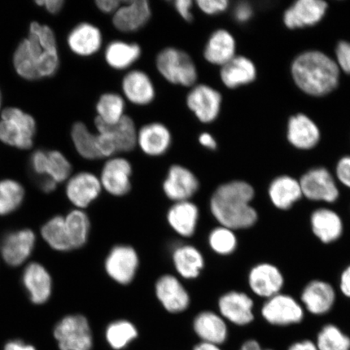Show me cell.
I'll use <instances>...</instances> for the list:
<instances>
[{
  "label": "cell",
  "mask_w": 350,
  "mask_h": 350,
  "mask_svg": "<svg viewBox=\"0 0 350 350\" xmlns=\"http://www.w3.org/2000/svg\"><path fill=\"white\" fill-rule=\"evenodd\" d=\"M138 267V254L128 245L113 247L105 261V269L109 277L124 286L133 281Z\"/></svg>",
  "instance_id": "4fadbf2b"
},
{
  "label": "cell",
  "mask_w": 350,
  "mask_h": 350,
  "mask_svg": "<svg viewBox=\"0 0 350 350\" xmlns=\"http://www.w3.org/2000/svg\"><path fill=\"white\" fill-rule=\"evenodd\" d=\"M255 197V188L250 183L231 181L214 191L210 209L222 226L234 231L251 229L259 221V213L252 204Z\"/></svg>",
  "instance_id": "7a4b0ae2"
},
{
  "label": "cell",
  "mask_w": 350,
  "mask_h": 350,
  "mask_svg": "<svg viewBox=\"0 0 350 350\" xmlns=\"http://www.w3.org/2000/svg\"><path fill=\"white\" fill-rule=\"evenodd\" d=\"M157 299L170 313L185 312L190 305V296L185 286L172 275H164L156 283Z\"/></svg>",
  "instance_id": "cb8c5ba5"
},
{
  "label": "cell",
  "mask_w": 350,
  "mask_h": 350,
  "mask_svg": "<svg viewBox=\"0 0 350 350\" xmlns=\"http://www.w3.org/2000/svg\"><path fill=\"white\" fill-rule=\"evenodd\" d=\"M54 336L60 350H91L93 345L89 322L81 314H70L61 319Z\"/></svg>",
  "instance_id": "8fae6325"
},
{
  "label": "cell",
  "mask_w": 350,
  "mask_h": 350,
  "mask_svg": "<svg viewBox=\"0 0 350 350\" xmlns=\"http://www.w3.org/2000/svg\"><path fill=\"white\" fill-rule=\"evenodd\" d=\"M95 126L98 133L106 134L111 139L117 153L133 151L137 146L138 131L133 119L128 116L125 115L119 122L113 125L104 124L96 118Z\"/></svg>",
  "instance_id": "484cf974"
},
{
  "label": "cell",
  "mask_w": 350,
  "mask_h": 350,
  "mask_svg": "<svg viewBox=\"0 0 350 350\" xmlns=\"http://www.w3.org/2000/svg\"><path fill=\"white\" fill-rule=\"evenodd\" d=\"M102 189L98 177L90 172H81L69 178L66 196L74 206L84 209L98 198Z\"/></svg>",
  "instance_id": "d6986e66"
},
{
  "label": "cell",
  "mask_w": 350,
  "mask_h": 350,
  "mask_svg": "<svg viewBox=\"0 0 350 350\" xmlns=\"http://www.w3.org/2000/svg\"><path fill=\"white\" fill-rule=\"evenodd\" d=\"M124 111V100L117 94H103L97 104L98 119L108 125L119 122L125 116Z\"/></svg>",
  "instance_id": "60d3db41"
},
{
  "label": "cell",
  "mask_w": 350,
  "mask_h": 350,
  "mask_svg": "<svg viewBox=\"0 0 350 350\" xmlns=\"http://www.w3.org/2000/svg\"><path fill=\"white\" fill-rule=\"evenodd\" d=\"M36 235L30 229L12 231L4 238L0 254L4 262L11 267H19L32 255Z\"/></svg>",
  "instance_id": "e0dca14e"
},
{
  "label": "cell",
  "mask_w": 350,
  "mask_h": 350,
  "mask_svg": "<svg viewBox=\"0 0 350 350\" xmlns=\"http://www.w3.org/2000/svg\"><path fill=\"white\" fill-rule=\"evenodd\" d=\"M41 234L43 240L53 250L61 252L72 250L66 230L64 217L57 215L50 219L42 227Z\"/></svg>",
  "instance_id": "8d00e7d4"
},
{
  "label": "cell",
  "mask_w": 350,
  "mask_h": 350,
  "mask_svg": "<svg viewBox=\"0 0 350 350\" xmlns=\"http://www.w3.org/2000/svg\"><path fill=\"white\" fill-rule=\"evenodd\" d=\"M22 282L33 304H45L50 299L53 288L51 275L39 262H30L25 267Z\"/></svg>",
  "instance_id": "d4e9b609"
},
{
  "label": "cell",
  "mask_w": 350,
  "mask_h": 350,
  "mask_svg": "<svg viewBox=\"0 0 350 350\" xmlns=\"http://www.w3.org/2000/svg\"><path fill=\"white\" fill-rule=\"evenodd\" d=\"M241 350H273L272 349H262L258 341L255 340H249L243 345Z\"/></svg>",
  "instance_id": "6f0895ef"
},
{
  "label": "cell",
  "mask_w": 350,
  "mask_h": 350,
  "mask_svg": "<svg viewBox=\"0 0 350 350\" xmlns=\"http://www.w3.org/2000/svg\"><path fill=\"white\" fill-rule=\"evenodd\" d=\"M196 3L205 14L213 16L225 12L228 8L230 2L227 0H198Z\"/></svg>",
  "instance_id": "bcb514c9"
},
{
  "label": "cell",
  "mask_w": 350,
  "mask_h": 350,
  "mask_svg": "<svg viewBox=\"0 0 350 350\" xmlns=\"http://www.w3.org/2000/svg\"><path fill=\"white\" fill-rule=\"evenodd\" d=\"M198 220V207L190 200L174 203L167 213L170 227L178 234L185 238L195 234Z\"/></svg>",
  "instance_id": "1f68e13d"
},
{
  "label": "cell",
  "mask_w": 350,
  "mask_h": 350,
  "mask_svg": "<svg viewBox=\"0 0 350 350\" xmlns=\"http://www.w3.org/2000/svg\"><path fill=\"white\" fill-rule=\"evenodd\" d=\"M72 138L77 151L84 159L88 160L102 159L98 148L97 134L90 133L85 124L78 122L73 125Z\"/></svg>",
  "instance_id": "f35d334b"
},
{
  "label": "cell",
  "mask_w": 350,
  "mask_h": 350,
  "mask_svg": "<svg viewBox=\"0 0 350 350\" xmlns=\"http://www.w3.org/2000/svg\"><path fill=\"white\" fill-rule=\"evenodd\" d=\"M196 175L185 166L174 165L170 168L163 183L164 193L174 203L189 200L199 190Z\"/></svg>",
  "instance_id": "44dd1931"
},
{
  "label": "cell",
  "mask_w": 350,
  "mask_h": 350,
  "mask_svg": "<svg viewBox=\"0 0 350 350\" xmlns=\"http://www.w3.org/2000/svg\"><path fill=\"white\" fill-rule=\"evenodd\" d=\"M235 39L226 29H218L210 36L205 46L204 56L208 63L224 66L236 56Z\"/></svg>",
  "instance_id": "f546056e"
},
{
  "label": "cell",
  "mask_w": 350,
  "mask_h": 350,
  "mask_svg": "<svg viewBox=\"0 0 350 350\" xmlns=\"http://www.w3.org/2000/svg\"><path fill=\"white\" fill-rule=\"evenodd\" d=\"M286 139L296 150L310 151L321 142V131L312 118L304 113H297L288 120Z\"/></svg>",
  "instance_id": "5bb4252c"
},
{
  "label": "cell",
  "mask_w": 350,
  "mask_h": 350,
  "mask_svg": "<svg viewBox=\"0 0 350 350\" xmlns=\"http://www.w3.org/2000/svg\"><path fill=\"white\" fill-rule=\"evenodd\" d=\"M172 258L175 269L183 278L196 279L204 269L202 254L191 245H182L175 248Z\"/></svg>",
  "instance_id": "d6a6232c"
},
{
  "label": "cell",
  "mask_w": 350,
  "mask_h": 350,
  "mask_svg": "<svg viewBox=\"0 0 350 350\" xmlns=\"http://www.w3.org/2000/svg\"><path fill=\"white\" fill-rule=\"evenodd\" d=\"M310 233L323 246L338 243L343 238L345 221L340 213L327 205H319L310 212L308 219Z\"/></svg>",
  "instance_id": "9c48e42d"
},
{
  "label": "cell",
  "mask_w": 350,
  "mask_h": 350,
  "mask_svg": "<svg viewBox=\"0 0 350 350\" xmlns=\"http://www.w3.org/2000/svg\"><path fill=\"white\" fill-rule=\"evenodd\" d=\"M122 3V1H119V0H98V1H96V5L98 10L104 13H107V14H111V13L115 14Z\"/></svg>",
  "instance_id": "681fc988"
},
{
  "label": "cell",
  "mask_w": 350,
  "mask_h": 350,
  "mask_svg": "<svg viewBox=\"0 0 350 350\" xmlns=\"http://www.w3.org/2000/svg\"><path fill=\"white\" fill-rule=\"evenodd\" d=\"M336 286L325 279L313 278L300 291L299 299L306 314L323 317L330 314L338 300Z\"/></svg>",
  "instance_id": "ba28073f"
},
{
  "label": "cell",
  "mask_w": 350,
  "mask_h": 350,
  "mask_svg": "<svg viewBox=\"0 0 350 350\" xmlns=\"http://www.w3.org/2000/svg\"><path fill=\"white\" fill-rule=\"evenodd\" d=\"M334 176L340 187L350 191V155H345L336 163Z\"/></svg>",
  "instance_id": "f6af8a7d"
},
{
  "label": "cell",
  "mask_w": 350,
  "mask_h": 350,
  "mask_svg": "<svg viewBox=\"0 0 350 350\" xmlns=\"http://www.w3.org/2000/svg\"><path fill=\"white\" fill-rule=\"evenodd\" d=\"M210 247L221 256H229L238 247V238L234 231L220 226L212 230L208 236Z\"/></svg>",
  "instance_id": "b9f144b4"
},
{
  "label": "cell",
  "mask_w": 350,
  "mask_h": 350,
  "mask_svg": "<svg viewBox=\"0 0 350 350\" xmlns=\"http://www.w3.org/2000/svg\"><path fill=\"white\" fill-rule=\"evenodd\" d=\"M319 350H350V336L334 323H327L318 332Z\"/></svg>",
  "instance_id": "74e56055"
},
{
  "label": "cell",
  "mask_w": 350,
  "mask_h": 350,
  "mask_svg": "<svg viewBox=\"0 0 350 350\" xmlns=\"http://www.w3.org/2000/svg\"><path fill=\"white\" fill-rule=\"evenodd\" d=\"M0 108H1V94H0Z\"/></svg>",
  "instance_id": "91938a15"
},
{
  "label": "cell",
  "mask_w": 350,
  "mask_h": 350,
  "mask_svg": "<svg viewBox=\"0 0 350 350\" xmlns=\"http://www.w3.org/2000/svg\"><path fill=\"white\" fill-rule=\"evenodd\" d=\"M151 17V8L147 0L124 1L113 16V25L122 33L138 31Z\"/></svg>",
  "instance_id": "603a6c76"
},
{
  "label": "cell",
  "mask_w": 350,
  "mask_h": 350,
  "mask_svg": "<svg viewBox=\"0 0 350 350\" xmlns=\"http://www.w3.org/2000/svg\"><path fill=\"white\" fill-rule=\"evenodd\" d=\"M64 221L72 250L84 247L89 239L91 227L87 214L82 209H74L64 217Z\"/></svg>",
  "instance_id": "d590c367"
},
{
  "label": "cell",
  "mask_w": 350,
  "mask_h": 350,
  "mask_svg": "<svg viewBox=\"0 0 350 350\" xmlns=\"http://www.w3.org/2000/svg\"><path fill=\"white\" fill-rule=\"evenodd\" d=\"M57 185H58V183H56L55 181L52 180V179L44 178L41 183V189L44 192H46V193H51V192L55 190Z\"/></svg>",
  "instance_id": "9f6ffc18"
},
{
  "label": "cell",
  "mask_w": 350,
  "mask_h": 350,
  "mask_svg": "<svg viewBox=\"0 0 350 350\" xmlns=\"http://www.w3.org/2000/svg\"><path fill=\"white\" fill-rule=\"evenodd\" d=\"M221 94L207 85L195 86L187 97L188 108L204 124L216 120L221 111Z\"/></svg>",
  "instance_id": "9a60e30c"
},
{
  "label": "cell",
  "mask_w": 350,
  "mask_h": 350,
  "mask_svg": "<svg viewBox=\"0 0 350 350\" xmlns=\"http://www.w3.org/2000/svg\"><path fill=\"white\" fill-rule=\"evenodd\" d=\"M0 118V141L20 150L33 146L36 133L33 117L21 109L10 107L3 109Z\"/></svg>",
  "instance_id": "5b68a950"
},
{
  "label": "cell",
  "mask_w": 350,
  "mask_h": 350,
  "mask_svg": "<svg viewBox=\"0 0 350 350\" xmlns=\"http://www.w3.org/2000/svg\"><path fill=\"white\" fill-rule=\"evenodd\" d=\"M4 350H36L32 345H25L21 340H12L5 345Z\"/></svg>",
  "instance_id": "11a10c76"
},
{
  "label": "cell",
  "mask_w": 350,
  "mask_h": 350,
  "mask_svg": "<svg viewBox=\"0 0 350 350\" xmlns=\"http://www.w3.org/2000/svg\"><path fill=\"white\" fill-rule=\"evenodd\" d=\"M218 308L222 317L236 325L246 326L255 319V301L245 292L226 293L219 299Z\"/></svg>",
  "instance_id": "ac0fdd59"
},
{
  "label": "cell",
  "mask_w": 350,
  "mask_h": 350,
  "mask_svg": "<svg viewBox=\"0 0 350 350\" xmlns=\"http://www.w3.org/2000/svg\"><path fill=\"white\" fill-rule=\"evenodd\" d=\"M13 64L18 75L26 80L53 76L59 64L53 30L49 26L33 22L28 38L16 48Z\"/></svg>",
  "instance_id": "6da1fadb"
},
{
  "label": "cell",
  "mask_w": 350,
  "mask_h": 350,
  "mask_svg": "<svg viewBox=\"0 0 350 350\" xmlns=\"http://www.w3.org/2000/svg\"><path fill=\"white\" fill-rule=\"evenodd\" d=\"M194 329L204 342L217 345L224 342L227 336L226 323L212 312H201L194 321Z\"/></svg>",
  "instance_id": "836d02e7"
},
{
  "label": "cell",
  "mask_w": 350,
  "mask_h": 350,
  "mask_svg": "<svg viewBox=\"0 0 350 350\" xmlns=\"http://www.w3.org/2000/svg\"><path fill=\"white\" fill-rule=\"evenodd\" d=\"M157 68L166 81L173 85L191 87L197 81V69L186 52L168 47L157 56Z\"/></svg>",
  "instance_id": "8992f818"
},
{
  "label": "cell",
  "mask_w": 350,
  "mask_h": 350,
  "mask_svg": "<svg viewBox=\"0 0 350 350\" xmlns=\"http://www.w3.org/2000/svg\"><path fill=\"white\" fill-rule=\"evenodd\" d=\"M25 189L13 179L0 181V216H7L18 209L25 199Z\"/></svg>",
  "instance_id": "ab89813d"
},
{
  "label": "cell",
  "mask_w": 350,
  "mask_h": 350,
  "mask_svg": "<svg viewBox=\"0 0 350 350\" xmlns=\"http://www.w3.org/2000/svg\"><path fill=\"white\" fill-rule=\"evenodd\" d=\"M133 168L122 157H113L104 165L100 181L103 188L113 196H124L131 191Z\"/></svg>",
  "instance_id": "ffe728a7"
},
{
  "label": "cell",
  "mask_w": 350,
  "mask_h": 350,
  "mask_svg": "<svg viewBox=\"0 0 350 350\" xmlns=\"http://www.w3.org/2000/svg\"><path fill=\"white\" fill-rule=\"evenodd\" d=\"M287 350H319L316 342L312 340L296 341L290 345Z\"/></svg>",
  "instance_id": "f5cc1de1"
},
{
  "label": "cell",
  "mask_w": 350,
  "mask_h": 350,
  "mask_svg": "<svg viewBox=\"0 0 350 350\" xmlns=\"http://www.w3.org/2000/svg\"><path fill=\"white\" fill-rule=\"evenodd\" d=\"M192 4H193V2L191 0H177L174 2V7L183 19L187 21H191L193 19L191 12Z\"/></svg>",
  "instance_id": "c3c4849f"
},
{
  "label": "cell",
  "mask_w": 350,
  "mask_h": 350,
  "mask_svg": "<svg viewBox=\"0 0 350 350\" xmlns=\"http://www.w3.org/2000/svg\"><path fill=\"white\" fill-rule=\"evenodd\" d=\"M334 59L340 72L350 75V42L341 40L336 44Z\"/></svg>",
  "instance_id": "ee69618b"
},
{
  "label": "cell",
  "mask_w": 350,
  "mask_h": 350,
  "mask_svg": "<svg viewBox=\"0 0 350 350\" xmlns=\"http://www.w3.org/2000/svg\"><path fill=\"white\" fill-rule=\"evenodd\" d=\"M137 336V328L126 321L111 323L107 329V339L113 349H120Z\"/></svg>",
  "instance_id": "7bdbcfd3"
},
{
  "label": "cell",
  "mask_w": 350,
  "mask_h": 350,
  "mask_svg": "<svg viewBox=\"0 0 350 350\" xmlns=\"http://www.w3.org/2000/svg\"><path fill=\"white\" fill-rule=\"evenodd\" d=\"M247 284L253 295L266 300L284 292L286 278L278 265L265 261L258 262L249 271Z\"/></svg>",
  "instance_id": "30bf717a"
},
{
  "label": "cell",
  "mask_w": 350,
  "mask_h": 350,
  "mask_svg": "<svg viewBox=\"0 0 350 350\" xmlns=\"http://www.w3.org/2000/svg\"><path fill=\"white\" fill-rule=\"evenodd\" d=\"M299 180L304 199L309 202L332 206L340 198V187L334 173L325 166L306 170Z\"/></svg>",
  "instance_id": "277c9868"
},
{
  "label": "cell",
  "mask_w": 350,
  "mask_h": 350,
  "mask_svg": "<svg viewBox=\"0 0 350 350\" xmlns=\"http://www.w3.org/2000/svg\"><path fill=\"white\" fill-rule=\"evenodd\" d=\"M122 90L126 98L137 106H146L155 98V88L150 77L139 70L126 74Z\"/></svg>",
  "instance_id": "83f0119b"
},
{
  "label": "cell",
  "mask_w": 350,
  "mask_h": 350,
  "mask_svg": "<svg viewBox=\"0 0 350 350\" xmlns=\"http://www.w3.org/2000/svg\"><path fill=\"white\" fill-rule=\"evenodd\" d=\"M260 314L269 325L286 327L300 325L304 321L306 313L297 297L282 292L265 300Z\"/></svg>",
  "instance_id": "52a82bcc"
},
{
  "label": "cell",
  "mask_w": 350,
  "mask_h": 350,
  "mask_svg": "<svg viewBox=\"0 0 350 350\" xmlns=\"http://www.w3.org/2000/svg\"><path fill=\"white\" fill-rule=\"evenodd\" d=\"M30 164L35 174L51 178L56 183L67 180L72 172L69 161L63 153L55 150L35 152Z\"/></svg>",
  "instance_id": "7402d4cb"
},
{
  "label": "cell",
  "mask_w": 350,
  "mask_h": 350,
  "mask_svg": "<svg viewBox=\"0 0 350 350\" xmlns=\"http://www.w3.org/2000/svg\"><path fill=\"white\" fill-rule=\"evenodd\" d=\"M328 3L323 0H297L283 14V23L288 29L313 27L325 18Z\"/></svg>",
  "instance_id": "7c38bea8"
},
{
  "label": "cell",
  "mask_w": 350,
  "mask_h": 350,
  "mask_svg": "<svg viewBox=\"0 0 350 350\" xmlns=\"http://www.w3.org/2000/svg\"><path fill=\"white\" fill-rule=\"evenodd\" d=\"M68 43L74 53L81 56H90L97 53L102 46L103 35L96 26L82 23L69 33Z\"/></svg>",
  "instance_id": "4dcf8cb0"
},
{
  "label": "cell",
  "mask_w": 350,
  "mask_h": 350,
  "mask_svg": "<svg viewBox=\"0 0 350 350\" xmlns=\"http://www.w3.org/2000/svg\"><path fill=\"white\" fill-rule=\"evenodd\" d=\"M36 3L39 6L45 7L51 14H56L62 10L64 1L63 0H42V1H37Z\"/></svg>",
  "instance_id": "816d5d0a"
},
{
  "label": "cell",
  "mask_w": 350,
  "mask_h": 350,
  "mask_svg": "<svg viewBox=\"0 0 350 350\" xmlns=\"http://www.w3.org/2000/svg\"><path fill=\"white\" fill-rule=\"evenodd\" d=\"M172 142V134L160 122H152L138 131L137 144L146 154L159 157L168 151Z\"/></svg>",
  "instance_id": "4316f807"
},
{
  "label": "cell",
  "mask_w": 350,
  "mask_h": 350,
  "mask_svg": "<svg viewBox=\"0 0 350 350\" xmlns=\"http://www.w3.org/2000/svg\"><path fill=\"white\" fill-rule=\"evenodd\" d=\"M221 80L229 89L252 84L257 77V69L250 59L242 55H236L230 62L222 66Z\"/></svg>",
  "instance_id": "f1b7e54d"
},
{
  "label": "cell",
  "mask_w": 350,
  "mask_h": 350,
  "mask_svg": "<svg viewBox=\"0 0 350 350\" xmlns=\"http://www.w3.org/2000/svg\"><path fill=\"white\" fill-rule=\"evenodd\" d=\"M293 82L301 93L325 98L338 89L341 72L334 58L318 50L301 52L291 65Z\"/></svg>",
  "instance_id": "3957f363"
},
{
  "label": "cell",
  "mask_w": 350,
  "mask_h": 350,
  "mask_svg": "<svg viewBox=\"0 0 350 350\" xmlns=\"http://www.w3.org/2000/svg\"><path fill=\"white\" fill-rule=\"evenodd\" d=\"M142 55V48L137 43L115 41L109 43L105 52V59L109 67L124 70L137 62Z\"/></svg>",
  "instance_id": "e575fe53"
},
{
  "label": "cell",
  "mask_w": 350,
  "mask_h": 350,
  "mask_svg": "<svg viewBox=\"0 0 350 350\" xmlns=\"http://www.w3.org/2000/svg\"><path fill=\"white\" fill-rule=\"evenodd\" d=\"M338 294L350 300V262L340 271L336 284Z\"/></svg>",
  "instance_id": "7dc6e473"
},
{
  "label": "cell",
  "mask_w": 350,
  "mask_h": 350,
  "mask_svg": "<svg viewBox=\"0 0 350 350\" xmlns=\"http://www.w3.org/2000/svg\"><path fill=\"white\" fill-rule=\"evenodd\" d=\"M252 15V8L246 3H241L235 8L234 17L240 23L247 21L251 18Z\"/></svg>",
  "instance_id": "f907efd6"
},
{
  "label": "cell",
  "mask_w": 350,
  "mask_h": 350,
  "mask_svg": "<svg viewBox=\"0 0 350 350\" xmlns=\"http://www.w3.org/2000/svg\"><path fill=\"white\" fill-rule=\"evenodd\" d=\"M195 350H220L217 347L216 345L204 342L197 345Z\"/></svg>",
  "instance_id": "680465c9"
},
{
  "label": "cell",
  "mask_w": 350,
  "mask_h": 350,
  "mask_svg": "<svg viewBox=\"0 0 350 350\" xmlns=\"http://www.w3.org/2000/svg\"><path fill=\"white\" fill-rule=\"evenodd\" d=\"M268 197L269 202L278 211H291L304 199L299 178L290 174L278 175L269 183Z\"/></svg>",
  "instance_id": "2e32d148"
},
{
  "label": "cell",
  "mask_w": 350,
  "mask_h": 350,
  "mask_svg": "<svg viewBox=\"0 0 350 350\" xmlns=\"http://www.w3.org/2000/svg\"><path fill=\"white\" fill-rule=\"evenodd\" d=\"M199 142L201 146L208 148L211 150H215L217 146L216 139L213 137L212 135L207 133L200 135Z\"/></svg>",
  "instance_id": "db71d44e"
}]
</instances>
